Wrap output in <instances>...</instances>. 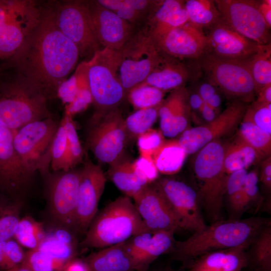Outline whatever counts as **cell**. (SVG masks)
<instances>
[{
	"label": "cell",
	"mask_w": 271,
	"mask_h": 271,
	"mask_svg": "<svg viewBox=\"0 0 271 271\" xmlns=\"http://www.w3.org/2000/svg\"><path fill=\"white\" fill-rule=\"evenodd\" d=\"M14 131L0 121V193L22 198L35 175L24 165L13 144Z\"/></svg>",
	"instance_id": "e0dca14e"
},
{
	"label": "cell",
	"mask_w": 271,
	"mask_h": 271,
	"mask_svg": "<svg viewBox=\"0 0 271 271\" xmlns=\"http://www.w3.org/2000/svg\"><path fill=\"white\" fill-rule=\"evenodd\" d=\"M247 173L246 169H241L228 175L224 198L225 196L228 220H240L243 214L247 211L243 192Z\"/></svg>",
	"instance_id": "1f68e13d"
},
{
	"label": "cell",
	"mask_w": 271,
	"mask_h": 271,
	"mask_svg": "<svg viewBox=\"0 0 271 271\" xmlns=\"http://www.w3.org/2000/svg\"><path fill=\"white\" fill-rule=\"evenodd\" d=\"M80 169L74 232L85 234L97 213L106 177L101 167L85 156Z\"/></svg>",
	"instance_id": "2e32d148"
},
{
	"label": "cell",
	"mask_w": 271,
	"mask_h": 271,
	"mask_svg": "<svg viewBox=\"0 0 271 271\" xmlns=\"http://www.w3.org/2000/svg\"><path fill=\"white\" fill-rule=\"evenodd\" d=\"M108 176L116 187L125 196L133 198L148 184L137 174L132 162L123 155L110 165Z\"/></svg>",
	"instance_id": "83f0119b"
},
{
	"label": "cell",
	"mask_w": 271,
	"mask_h": 271,
	"mask_svg": "<svg viewBox=\"0 0 271 271\" xmlns=\"http://www.w3.org/2000/svg\"><path fill=\"white\" fill-rule=\"evenodd\" d=\"M258 171L253 170L247 172L243 184V192L246 205V210L250 209L256 214L262 209L264 198L259 191Z\"/></svg>",
	"instance_id": "bcb514c9"
},
{
	"label": "cell",
	"mask_w": 271,
	"mask_h": 271,
	"mask_svg": "<svg viewBox=\"0 0 271 271\" xmlns=\"http://www.w3.org/2000/svg\"><path fill=\"white\" fill-rule=\"evenodd\" d=\"M252 241L234 247L207 252L183 268L187 271H243L247 267L246 250Z\"/></svg>",
	"instance_id": "484cf974"
},
{
	"label": "cell",
	"mask_w": 271,
	"mask_h": 271,
	"mask_svg": "<svg viewBox=\"0 0 271 271\" xmlns=\"http://www.w3.org/2000/svg\"><path fill=\"white\" fill-rule=\"evenodd\" d=\"M128 93L130 103L138 110L160 105L163 101L165 92L155 87L142 84Z\"/></svg>",
	"instance_id": "60d3db41"
},
{
	"label": "cell",
	"mask_w": 271,
	"mask_h": 271,
	"mask_svg": "<svg viewBox=\"0 0 271 271\" xmlns=\"http://www.w3.org/2000/svg\"><path fill=\"white\" fill-rule=\"evenodd\" d=\"M188 95L185 87L176 89L160 105L158 116L164 137L174 138L189 128L191 110Z\"/></svg>",
	"instance_id": "d4e9b609"
},
{
	"label": "cell",
	"mask_w": 271,
	"mask_h": 271,
	"mask_svg": "<svg viewBox=\"0 0 271 271\" xmlns=\"http://www.w3.org/2000/svg\"><path fill=\"white\" fill-rule=\"evenodd\" d=\"M247 103L235 99L213 120L183 131L177 140L187 155L197 153L208 143L234 131L241 122Z\"/></svg>",
	"instance_id": "4fadbf2b"
},
{
	"label": "cell",
	"mask_w": 271,
	"mask_h": 271,
	"mask_svg": "<svg viewBox=\"0 0 271 271\" xmlns=\"http://www.w3.org/2000/svg\"><path fill=\"white\" fill-rule=\"evenodd\" d=\"M154 271H181V270H175L172 268L171 266L167 265V266H165L160 267L159 268H158Z\"/></svg>",
	"instance_id": "03108f58"
},
{
	"label": "cell",
	"mask_w": 271,
	"mask_h": 271,
	"mask_svg": "<svg viewBox=\"0 0 271 271\" xmlns=\"http://www.w3.org/2000/svg\"><path fill=\"white\" fill-rule=\"evenodd\" d=\"M259 181L268 192L271 189V158L268 156L261 164L260 172L258 175Z\"/></svg>",
	"instance_id": "db71d44e"
},
{
	"label": "cell",
	"mask_w": 271,
	"mask_h": 271,
	"mask_svg": "<svg viewBox=\"0 0 271 271\" xmlns=\"http://www.w3.org/2000/svg\"><path fill=\"white\" fill-rule=\"evenodd\" d=\"M200 74L197 60L193 65H188L161 51L157 64L142 84L165 92L185 87L187 82L198 78Z\"/></svg>",
	"instance_id": "603a6c76"
},
{
	"label": "cell",
	"mask_w": 271,
	"mask_h": 271,
	"mask_svg": "<svg viewBox=\"0 0 271 271\" xmlns=\"http://www.w3.org/2000/svg\"><path fill=\"white\" fill-rule=\"evenodd\" d=\"M22 205V198L0 193V242L14 238Z\"/></svg>",
	"instance_id": "836d02e7"
},
{
	"label": "cell",
	"mask_w": 271,
	"mask_h": 271,
	"mask_svg": "<svg viewBox=\"0 0 271 271\" xmlns=\"http://www.w3.org/2000/svg\"><path fill=\"white\" fill-rule=\"evenodd\" d=\"M9 270L10 271H32L30 269L21 264Z\"/></svg>",
	"instance_id": "e7e4bbea"
},
{
	"label": "cell",
	"mask_w": 271,
	"mask_h": 271,
	"mask_svg": "<svg viewBox=\"0 0 271 271\" xmlns=\"http://www.w3.org/2000/svg\"><path fill=\"white\" fill-rule=\"evenodd\" d=\"M258 7L265 23L270 29L271 27V1H258Z\"/></svg>",
	"instance_id": "9f6ffc18"
},
{
	"label": "cell",
	"mask_w": 271,
	"mask_h": 271,
	"mask_svg": "<svg viewBox=\"0 0 271 271\" xmlns=\"http://www.w3.org/2000/svg\"><path fill=\"white\" fill-rule=\"evenodd\" d=\"M97 39L104 48L119 50L133 36L132 25L103 7L97 1H88Z\"/></svg>",
	"instance_id": "7402d4cb"
},
{
	"label": "cell",
	"mask_w": 271,
	"mask_h": 271,
	"mask_svg": "<svg viewBox=\"0 0 271 271\" xmlns=\"http://www.w3.org/2000/svg\"><path fill=\"white\" fill-rule=\"evenodd\" d=\"M222 98L221 95L218 92H217L209 99L205 102V103L217 111V110H218L220 106Z\"/></svg>",
	"instance_id": "be15d7a7"
},
{
	"label": "cell",
	"mask_w": 271,
	"mask_h": 271,
	"mask_svg": "<svg viewBox=\"0 0 271 271\" xmlns=\"http://www.w3.org/2000/svg\"><path fill=\"white\" fill-rule=\"evenodd\" d=\"M147 231L129 197H118L97 212L80 243L82 248H103Z\"/></svg>",
	"instance_id": "277c9868"
},
{
	"label": "cell",
	"mask_w": 271,
	"mask_h": 271,
	"mask_svg": "<svg viewBox=\"0 0 271 271\" xmlns=\"http://www.w3.org/2000/svg\"><path fill=\"white\" fill-rule=\"evenodd\" d=\"M117 74L125 94L142 84L157 64L161 51L143 30L118 50Z\"/></svg>",
	"instance_id": "8fae6325"
},
{
	"label": "cell",
	"mask_w": 271,
	"mask_h": 271,
	"mask_svg": "<svg viewBox=\"0 0 271 271\" xmlns=\"http://www.w3.org/2000/svg\"><path fill=\"white\" fill-rule=\"evenodd\" d=\"M173 231H146L135 235L124 241L131 256L136 271H147L160 256L169 254L175 241Z\"/></svg>",
	"instance_id": "44dd1931"
},
{
	"label": "cell",
	"mask_w": 271,
	"mask_h": 271,
	"mask_svg": "<svg viewBox=\"0 0 271 271\" xmlns=\"http://www.w3.org/2000/svg\"><path fill=\"white\" fill-rule=\"evenodd\" d=\"M189 22L203 30L209 29L222 17L214 1H185Z\"/></svg>",
	"instance_id": "e575fe53"
},
{
	"label": "cell",
	"mask_w": 271,
	"mask_h": 271,
	"mask_svg": "<svg viewBox=\"0 0 271 271\" xmlns=\"http://www.w3.org/2000/svg\"><path fill=\"white\" fill-rule=\"evenodd\" d=\"M246 254L247 271H271V222L257 233Z\"/></svg>",
	"instance_id": "f1b7e54d"
},
{
	"label": "cell",
	"mask_w": 271,
	"mask_h": 271,
	"mask_svg": "<svg viewBox=\"0 0 271 271\" xmlns=\"http://www.w3.org/2000/svg\"><path fill=\"white\" fill-rule=\"evenodd\" d=\"M118 60V51L103 48L76 70L90 90L95 113L117 108L125 95L117 74Z\"/></svg>",
	"instance_id": "8992f818"
},
{
	"label": "cell",
	"mask_w": 271,
	"mask_h": 271,
	"mask_svg": "<svg viewBox=\"0 0 271 271\" xmlns=\"http://www.w3.org/2000/svg\"><path fill=\"white\" fill-rule=\"evenodd\" d=\"M200 112L206 122L213 120L218 115L217 111L205 102L204 103Z\"/></svg>",
	"instance_id": "91938a15"
},
{
	"label": "cell",
	"mask_w": 271,
	"mask_h": 271,
	"mask_svg": "<svg viewBox=\"0 0 271 271\" xmlns=\"http://www.w3.org/2000/svg\"><path fill=\"white\" fill-rule=\"evenodd\" d=\"M159 106L138 109L124 119L127 138H138L152 128L158 117Z\"/></svg>",
	"instance_id": "f35d334b"
},
{
	"label": "cell",
	"mask_w": 271,
	"mask_h": 271,
	"mask_svg": "<svg viewBox=\"0 0 271 271\" xmlns=\"http://www.w3.org/2000/svg\"><path fill=\"white\" fill-rule=\"evenodd\" d=\"M5 248L10 269L21 264L23 262L26 252L14 238L6 241Z\"/></svg>",
	"instance_id": "816d5d0a"
},
{
	"label": "cell",
	"mask_w": 271,
	"mask_h": 271,
	"mask_svg": "<svg viewBox=\"0 0 271 271\" xmlns=\"http://www.w3.org/2000/svg\"><path fill=\"white\" fill-rule=\"evenodd\" d=\"M48 100L14 70L0 67V121L14 131L35 121L54 116Z\"/></svg>",
	"instance_id": "3957f363"
},
{
	"label": "cell",
	"mask_w": 271,
	"mask_h": 271,
	"mask_svg": "<svg viewBox=\"0 0 271 271\" xmlns=\"http://www.w3.org/2000/svg\"><path fill=\"white\" fill-rule=\"evenodd\" d=\"M248 60L224 58L207 53L197 61L206 79L225 95L247 103L255 93Z\"/></svg>",
	"instance_id": "9c48e42d"
},
{
	"label": "cell",
	"mask_w": 271,
	"mask_h": 271,
	"mask_svg": "<svg viewBox=\"0 0 271 271\" xmlns=\"http://www.w3.org/2000/svg\"><path fill=\"white\" fill-rule=\"evenodd\" d=\"M206 35L208 53L224 58L249 60L261 45L235 31L222 17L209 29Z\"/></svg>",
	"instance_id": "ffe728a7"
},
{
	"label": "cell",
	"mask_w": 271,
	"mask_h": 271,
	"mask_svg": "<svg viewBox=\"0 0 271 271\" xmlns=\"http://www.w3.org/2000/svg\"><path fill=\"white\" fill-rule=\"evenodd\" d=\"M225 146L220 140L208 143L196 153L193 163L201 206L211 223L223 219L228 177L223 165Z\"/></svg>",
	"instance_id": "5b68a950"
},
{
	"label": "cell",
	"mask_w": 271,
	"mask_h": 271,
	"mask_svg": "<svg viewBox=\"0 0 271 271\" xmlns=\"http://www.w3.org/2000/svg\"><path fill=\"white\" fill-rule=\"evenodd\" d=\"M242 120L250 122L271 134V103L256 100L247 106Z\"/></svg>",
	"instance_id": "f6af8a7d"
},
{
	"label": "cell",
	"mask_w": 271,
	"mask_h": 271,
	"mask_svg": "<svg viewBox=\"0 0 271 271\" xmlns=\"http://www.w3.org/2000/svg\"><path fill=\"white\" fill-rule=\"evenodd\" d=\"M157 182L171 207L180 229L195 232L206 227L197 190L172 178H162Z\"/></svg>",
	"instance_id": "9a60e30c"
},
{
	"label": "cell",
	"mask_w": 271,
	"mask_h": 271,
	"mask_svg": "<svg viewBox=\"0 0 271 271\" xmlns=\"http://www.w3.org/2000/svg\"><path fill=\"white\" fill-rule=\"evenodd\" d=\"M261 156L239 137L225 146L223 165L225 173L246 168L256 162Z\"/></svg>",
	"instance_id": "4dcf8cb0"
},
{
	"label": "cell",
	"mask_w": 271,
	"mask_h": 271,
	"mask_svg": "<svg viewBox=\"0 0 271 271\" xmlns=\"http://www.w3.org/2000/svg\"><path fill=\"white\" fill-rule=\"evenodd\" d=\"M60 121L54 116L29 123L14 131L15 151L25 167L41 176L51 171V152Z\"/></svg>",
	"instance_id": "ba28073f"
},
{
	"label": "cell",
	"mask_w": 271,
	"mask_h": 271,
	"mask_svg": "<svg viewBox=\"0 0 271 271\" xmlns=\"http://www.w3.org/2000/svg\"><path fill=\"white\" fill-rule=\"evenodd\" d=\"M132 164L137 174L147 184L154 183L158 179L159 172L152 158L140 156Z\"/></svg>",
	"instance_id": "681fc988"
},
{
	"label": "cell",
	"mask_w": 271,
	"mask_h": 271,
	"mask_svg": "<svg viewBox=\"0 0 271 271\" xmlns=\"http://www.w3.org/2000/svg\"><path fill=\"white\" fill-rule=\"evenodd\" d=\"M270 219L251 217L239 220L216 221L203 230L193 232L183 241L176 240L169 253L184 267L196 257L207 252L234 247L252 240Z\"/></svg>",
	"instance_id": "7a4b0ae2"
},
{
	"label": "cell",
	"mask_w": 271,
	"mask_h": 271,
	"mask_svg": "<svg viewBox=\"0 0 271 271\" xmlns=\"http://www.w3.org/2000/svg\"><path fill=\"white\" fill-rule=\"evenodd\" d=\"M78 89L77 78L74 74L61 85L58 90V97L69 104L75 99Z\"/></svg>",
	"instance_id": "f5cc1de1"
},
{
	"label": "cell",
	"mask_w": 271,
	"mask_h": 271,
	"mask_svg": "<svg viewBox=\"0 0 271 271\" xmlns=\"http://www.w3.org/2000/svg\"><path fill=\"white\" fill-rule=\"evenodd\" d=\"M124 121L117 108L93 115L86 144L99 162L110 165L123 155L128 139Z\"/></svg>",
	"instance_id": "30bf717a"
},
{
	"label": "cell",
	"mask_w": 271,
	"mask_h": 271,
	"mask_svg": "<svg viewBox=\"0 0 271 271\" xmlns=\"http://www.w3.org/2000/svg\"><path fill=\"white\" fill-rule=\"evenodd\" d=\"M46 236L43 224L30 216L20 219L14 238L30 250L38 249Z\"/></svg>",
	"instance_id": "8d00e7d4"
},
{
	"label": "cell",
	"mask_w": 271,
	"mask_h": 271,
	"mask_svg": "<svg viewBox=\"0 0 271 271\" xmlns=\"http://www.w3.org/2000/svg\"><path fill=\"white\" fill-rule=\"evenodd\" d=\"M184 6L185 1H155L148 17L150 23L149 29L164 23Z\"/></svg>",
	"instance_id": "ee69618b"
},
{
	"label": "cell",
	"mask_w": 271,
	"mask_h": 271,
	"mask_svg": "<svg viewBox=\"0 0 271 271\" xmlns=\"http://www.w3.org/2000/svg\"><path fill=\"white\" fill-rule=\"evenodd\" d=\"M151 39L161 52L181 60H197L208 52L206 35L189 22Z\"/></svg>",
	"instance_id": "d6986e66"
},
{
	"label": "cell",
	"mask_w": 271,
	"mask_h": 271,
	"mask_svg": "<svg viewBox=\"0 0 271 271\" xmlns=\"http://www.w3.org/2000/svg\"><path fill=\"white\" fill-rule=\"evenodd\" d=\"M155 1L147 0H98L103 7L113 12L119 17L132 25L148 17Z\"/></svg>",
	"instance_id": "d6a6232c"
},
{
	"label": "cell",
	"mask_w": 271,
	"mask_h": 271,
	"mask_svg": "<svg viewBox=\"0 0 271 271\" xmlns=\"http://www.w3.org/2000/svg\"><path fill=\"white\" fill-rule=\"evenodd\" d=\"M21 264L32 271H61L66 264L40 249L29 250Z\"/></svg>",
	"instance_id": "b9f144b4"
},
{
	"label": "cell",
	"mask_w": 271,
	"mask_h": 271,
	"mask_svg": "<svg viewBox=\"0 0 271 271\" xmlns=\"http://www.w3.org/2000/svg\"><path fill=\"white\" fill-rule=\"evenodd\" d=\"M224 20L238 33L261 45L270 44L269 29L259 9L258 1L216 0Z\"/></svg>",
	"instance_id": "5bb4252c"
},
{
	"label": "cell",
	"mask_w": 271,
	"mask_h": 271,
	"mask_svg": "<svg viewBox=\"0 0 271 271\" xmlns=\"http://www.w3.org/2000/svg\"><path fill=\"white\" fill-rule=\"evenodd\" d=\"M216 86L206 79L199 83L196 91L205 102L218 92Z\"/></svg>",
	"instance_id": "11a10c76"
},
{
	"label": "cell",
	"mask_w": 271,
	"mask_h": 271,
	"mask_svg": "<svg viewBox=\"0 0 271 271\" xmlns=\"http://www.w3.org/2000/svg\"><path fill=\"white\" fill-rule=\"evenodd\" d=\"M50 167L53 171L70 170L68 161L67 132L64 117L60 121L53 140Z\"/></svg>",
	"instance_id": "ab89813d"
},
{
	"label": "cell",
	"mask_w": 271,
	"mask_h": 271,
	"mask_svg": "<svg viewBox=\"0 0 271 271\" xmlns=\"http://www.w3.org/2000/svg\"><path fill=\"white\" fill-rule=\"evenodd\" d=\"M187 153L177 140L164 141L154 152L152 159L159 173L172 175L182 168Z\"/></svg>",
	"instance_id": "f546056e"
},
{
	"label": "cell",
	"mask_w": 271,
	"mask_h": 271,
	"mask_svg": "<svg viewBox=\"0 0 271 271\" xmlns=\"http://www.w3.org/2000/svg\"><path fill=\"white\" fill-rule=\"evenodd\" d=\"M147 231H173L179 228L171 207L157 181L146 185L133 198Z\"/></svg>",
	"instance_id": "ac0fdd59"
},
{
	"label": "cell",
	"mask_w": 271,
	"mask_h": 271,
	"mask_svg": "<svg viewBox=\"0 0 271 271\" xmlns=\"http://www.w3.org/2000/svg\"><path fill=\"white\" fill-rule=\"evenodd\" d=\"M239 125L238 137L254 148L261 156L270 155L271 134L249 121L242 120Z\"/></svg>",
	"instance_id": "74e56055"
},
{
	"label": "cell",
	"mask_w": 271,
	"mask_h": 271,
	"mask_svg": "<svg viewBox=\"0 0 271 271\" xmlns=\"http://www.w3.org/2000/svg\"><path fill=\"white\" fill-rule=\"evenodd\" d=\"M189 92V103L191 110L200 111L204 102L196 91Z\"/></svg>",
	"instance_id": "680465c9"
},
{
	"label": "cell",
	"mask_w": 271,
	"mask_h": 271,
	"mask_svg": "<svg viewBox=\"0 0 271 271\" xmlns=\"http://www.w3.org/2000/svg\"><path fill=\"white\" fill-rule=\"evenodd\" d=\"M160 130L150 128L138 137V147L140 156L152 158L154 152L164 142Z\"/></svg>",
	"instance_id": "7dc6e473"
},
{
	"label": "cell",
	"mask_w": 271,
	"mask_h": 271,
	"mask_svg": "<svg viewBox=\"0 0 271 271\" xmlns=\"http://www.w3.org/2000/svg\"><path fill=\"white\" fill-rule=\"evenodd\" d=\"M270 48V44L260 45L257 52L248 60L255 94L271 84Z\"/></svg>",
	"instance_id": "d590c367"
},
{
	"label": "cell",
	"mask_w": 271,
	"mask_h": 271,
	"mask_svg": "<svg viewBox=\"0 0 271 271\" xmlns=\"http://www.w3.org/2000/svg\"><path fill=\"white\" fill-rule=\"evenodd\" d=\"M41 14V2L29 0L16 12L0 33V62L12 56L38 23Z\"/></svg>",
	"instance_id": "cb8c5ba5"
},
{
	"label": "cell",
	"mask_w": 271,
	"mask_h": 271,
	"mask_svg": "<svg viewBox=\"0 0 271 271\" xmlns=\"http://www.w3.org/2000/svg\"><path fill=\"white\" fill-rule=\"evenodd\" d=\"M42 177L50 215L59 226L74 232L80 169L50 171Z\"/></svg>",
	"instance_id": "7c38bea8"
},
{
	"label": "cell",
	"mask_w": 271,
	"mask_h": 271,
	"mask_svg": "<svg viewBox=\"0 0 271 271\" xmlns=\"http://www.w3.org/2000/svg\"><path fill=\"white\" fill-rule=\"evenodd\" d=\"M79 89L74 100L67 106L65 114L71 117L83 110L92 102L90 90L84 80L81 76H76Z\"/></svg>",
	"instance_id": "c3c4849f"
},
{
	"label": "cell",
	"mask_w": 271,
	"mask_h": 271,
	"mask_svg": "<svg viewBox=\"0 0 271 271\" xmlns=\"http://www.w3.org/2000/svg\"><path fill=\"white\" fill-rule=\"evenodd\" d=\"M6 271H10L9 270H6Z\"/></svg>",
	"instance_id": "003e7915"
},
{
	"label": "cell",
	"mask_w": 271,
	"mask_h": 271,
	"mask_svg": "<svg viewBox=\"0 0 271 271\" xmlns=\"http://www.w3.org/2000/svg\"><path fill=\"white\" fill-rule=\"evenodd\" d=\"M63 271H90L85 260L74 258L64 267Z\"/></svg>",
	"instance_id": "6f0895ef"
},
{
	"label": "cell",
	"mask_w": 271,
	"mask_h": 271,
	"mask_svg": "<svg viewBox=\"0 0 271 271\" xmlns=\"http://www.w3.org/2000/svg\"><path fill=\"white\" fill-rule=\"evenodd\" d=\"M80 57L76 46L56 26L46 2H41L36 25L17 51L0 67L23 76L49 100L58 97L61 85Z\"/></svg>",
	"instance_id": "6da1fadb"
},
{
	"label": "cell",
	"mask_w": 271,
	"mask_h": 271,
	"mask_svg": "<svg viewBox=\"0 0 271 271\" xmlns=\"http://www.w3.org/2000/svg\"><path fill=\"white\" fill-rule=\"evenodd\" d=\"M84 260L90 271H136L124 242L92 252Z\"/></svg>",
	"instance_id": "4316f807"
},
{
	"label": "cell",
	"mask_w": 271,
	"mask_h": 271,
	"mask_svg": "<svg viewBox=\"0 0 271 271\" xmlns=\"http://www.w3.org/2000/svg\"><path fill=\"white\" fill-rule=\"evenodd\" d=\"M46 3L56 26L76 46L80 57L90 59L101 50L88 1L62 0Z\"/></svg>",
	"instance_id": "52a82bcc"
},
{
	"label": "cell",
	"mask_w": 271,
	"mask_h": 271,
	"mask_svg": "<svg viewBox=\"0 0 271 271\" xmlns=\"http://www.w3.org/2000/svg\"><path fill=\"white\" fill-rule=\"evenodd\" d=\"M5 243L6 241L0 242V271L10 269L6 255Z\"/></svg>",
	"instance_id": "6125c7cd"
},
{
	"label": "cell",
	"mask_w": 271,
	"mask_h": 271,
	"mask_svg": "<svg viewBox=\"0 0 271 271\" xmlns=\"http://www.w3.org/2000/svg\"><path fill=\"white\" fill-rule=\"evenodd\" d=\"M257 94L256 101L262 103H271V84L262 88Z\"/></svg>",
	"instance_id": "94428289"
},
{
	"label": "cell",
	"mask_w": 271,
	"mask_h": 271,
	"mask_svg": "<svg viewBox=\"0 0 271 271\" xmlns=\"http://www.w3.org/2000/svg\"><path fill=\"white\" fill-rule=\"evenodd\" d=\"M28 2L29 0H0V33L10 19Z\"/></svg>",
	"instance_id": "f907efd6"
},
{
	"label": "cell",
	"mask_w": 271,
	"mask_h": 271,
	"mask_svg": "<svg viewBox=\"0 0 271 271\" xmlns=\"http://www.w3.org/2000/svg\"><path fill=\"white\" fill-rule=\"evenodd\" d=\"M64 118L67 132L68 166L70 170L83 162L85 153L72 117L65 114Z\"/></svg>",
	"instance_id": "7bdbcfd3"
}]
</instances>
